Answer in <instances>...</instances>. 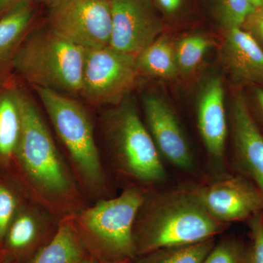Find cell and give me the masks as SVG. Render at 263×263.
<instances>
[{
  "label": "cell",
  "mask_w": 263,
  "mask_h": 263,
  "mask_svg": "<svg viewBox=\"0 0 263 263\" xmlns=\"http://www.w3.org/2000/svg\"><path fill=\"white\" fill-rule=\"evenodd\" d=\"M17 98L21 133L15 156L39 201L70 217L79 212V193L74 180L34 100L20 89Z\"/></svg>",
  "instance_id": "obj_1"
},
{
  "label": "cell",
  "mask_w": 263,
  "mask_h": 263,
  "mask_svg": "<svg viewBox=\"0 0 263 263\" xmlns=\"http://www.w3.org/2000/svg\"><path fill=\"white\" fill-rule=\"evenodd\" d=\"M202 205L193 187L146 197L135 221L136 257L166 247L195 245L228 228Z\"/></svg>",
  "instance_id": "obj_2"
},
{
  "label": "cell",
  "mask_w": 263,
  "mask_h": 263,
  "mask_svg": "<svg viewBox=\"0 0 263 263\" xmlns=\"http://www.w3.org/2000/svg\"><path fill=\"white\" fill-rule=\"evenodd\" d=\"M85 48L49 27L28 32L15 53L12 68L34 88L80 96Z\"/></svg>",
  "instance_id": "obj_3"
},
{
  "label": "cell",
  "mask_w": 263,
  "mask_h": 263,
  "mask_svg": "<svg viewBox=\"0 0 263 263\" xmlns=\"http://www.w3.org/2000/svg\"><path fill=\"white\" fill-rule=\"evenodd\" d=\"M146 197L141 189L133 186L71 216L85 247L98 254L101 262L136 258L133 228Z\"/></svg>",
  "instance_id": "obj_4"
},
{
  "label": "cell",
  "mask_w": 263,
  "mask_h": 263,
  "mask_svg": "<svg viewBox=\"0 0 263 263\" xmlns=\"http://www.w3.org/2000/svg\"><path fill=\"white\" fill-rule=\"evenodd\" d=\"M34 89L68 153L81 186L93 195H103L106 179L87 110L77 100L54 90Z\"/></svg>",
  "instance_id": "obj_5"
},
{
  "label": "cell",
  "mask_w": 263,
  "mask_h": 263,
  "mask_svg": "<svg viewBox=\"0 0 263 263\" xmlns=\"http://www.w3.org/2000/svg\"><path fill=\"white\" fill-rule=\"evenodd\" d=\"M103 125L112 160L120 172L146 184L166 179L160 153L129 96L103 116Z\"/></svg>",
  "instance_id": "obj_6"
},
{
  "label": "cell",
  "mask_w": 263,
  "mask_h": 263,
  "mask_svg": "<svg viewBox=\"0 0 263 263\" xmlns=\"http://www.w3.org/2000/svg\"><path fill=\"white\" fill-rule=\"evenodd\" d=\"M136 57L111 46L85 48L80 96L94 106L122 103L136 87Z\"/></svg>",
  "instance_id": "obj_7"
},
{
  "label": "cell",
  "mask_w": 263,
  "mask_h": 263,
  "mask_svg": "<svg viewBox=\"0 0 263 263\" xmlns=\"http://www.w3.org/2000/svg\"><path fill=\"white\" fill-rule=\"evenodd\" d=\"M48 27L84 48L110 46V0H61L49 8Z\"/></svg>",
  "instance_id": "obj_8"
},
{
  "label": "cell",
  "mask_w": 263,
  "mask_h": 263,
  "mask_svg": "<svg viewBox=\"0 0 263 263\" xmlns=\"http://www.w3.org/2000/svg\"><path fill=\"white\" fill-rule=\"evenodd\" d=\"M110 46L137 57L164 32L154 0H110Z\"/></svg>",
  "instance_id": "obj_9"
},
{
  "label": "cell",
  "mask_w": 263,
  "mask_h": 263,
  "mask_svg": "<svg viewBox=\"0 0 263 263\" xmlns=\"http://www.w3.org/2000/svg\"><path fill=\"white\" fill-rule=\"evenodd\" d=\"M193 187L207 212L221 222L245 220L263 212L262 194L243 178H222Z\"/></svg>",
  "instance_id": "obj_10"
},
{
  "label": "cell",
  "mask_w": 263,
  "mask_h": 263,
  "mask_svg": "<svg viewBox=\"0 0 263 263\" xmlns=\"http://www.w3.org/2000/svg\"><path fill=\"white\" fill-rule=\"evenodd\" d=\"M146 127L160 155L183 171L195 166L187 138L168 102L158 95H146L143 100Z\"/></svg>",
  "instance_id": "obj_11"
},
{
  "label": "cell",
  "mask_w": 263,
  "mask_h": 263,
  "mask_svg": "<svg viewBox=\"0 0 263 263\" xmlns=\"http://www.w3.org/2000/svg\"><path fill=\"white\" fill-rule=\"evenodd\" d=\"M230 122L237 162L263 195V135L241 92L232 98Z\"/></svg>",
  "instance_id": "obj_12"
},
{
  "label": "cell",
  "mask_w": 263,
  "mask_h": 263,
  "mask_svg": "<svg viewBox=\"0 0 263 263\" xmlns=\"http://www.w3.org/2000/svg\"><path fill=\"white\" fill-rule=\"evenodd\" d=\"M197 125L204 146L216 167L224 165L228 126L226 92L219 76L208 79L200 89L197 103Z\"/></svg>",
  "instance_id": "obj_13"
},
{
  "label": "cell",
  "mask_w": 263,
  "mask_h": 263,
  "mask_svg": "<svg viewBox=\"0 0 263 263\" xmlns=\"http://www.w3.org/2000/svg\"><path fill=\"white\" fill-rule=\"evenodd\" d=\"M221 54L233 80L240 84L263 83V49L245 29L226 32Z\"/></svg>",
  "instance_id": "obj_14"
},
{
  "label": "cell",
  "mask_w": 263,
  "mask_h": 263,
  "mask_svg": "<svg viewBox=\"0 0 263 263\" xmlns=\"http://www.w3.org/2000/svg\"><path fill=\"white\" fill-rule=\"evenodd\" d=\"M34 16L31 0H22L0 18V72L12 67L17 50L30 31Z\"/></svg>",
  "instance_id": "obj_15"
},
{
  "label": "cell",
  "mask_w": 263,
  "mask_h": 263,
  "mask_svg": "<svg viewBox=\"0 0 263 263\" xmlns=\"http://www.w3.org/2000/svg\"><path fill=\"white\" fill-rule=\"evenodd\" d=\"M86 247L71 217L63 219L51 240L36 254L32 263H80Z\"/></svg>",
  "instance_id": "obj_16"
},
{
  "label": "cell",
  "mask_w": 263,
  "mask_h": 263,
  "mask_svg": "<svg viewBox=\"0 0 263 263\" xmlns=\"http://www.w3.org/2000/svg\"><path fill=\"white\" fill-rule=\"evenodd\" d=\"M136 66L140 76L164 81L176 80L179 75L175 43L169 35L162 33L136 57Z\"/></svg>",
  "instance_id": "obj_17"
},
{
  "label": "cell",
  "mask_w": 263,
  "mask_h": 263,
  "mask_svg": "<svg viewBox=\"0 0 263 263\" xmlns=\"http://www.w3.org/2000/svg\"><path fill=\"white\" fill-rule=\"evenodd\" d=\"M21 133L17 88L0 90V159L15 156Z\"/></svg>",
  "instance_id": "obj_18"
},
{
  "label": "cell",
  "mask_w": 263,
  "mask_h": 263,
  "mask_svg": "<svg viewBox=\"0 0 263 263\" xmlns=\"http://www.w3.org/2000/svg\"><path fill=\"white\" fill-rule=\"evenodd\" d=\"M214 245L212 238L195 245L159 249L138 256L133 263H202Z\"/></svg>",
  "instance_id": "obj_19"
},
{
  "label": "cell",
  "mask_w": 263,
  "mask_h": 263,
  "mask_svg": "<svg viewBox=\"0 0 263 263\" xmlns=\"http://www.w3.org/2000/svg\"><path fill=\"white\" fill-rule=\"evenodd\" d=\"M213 41L200 34L185 36L175 42V53L179 76H193L201 65Z\"/></svg>",
  "instance_id": "obj_20"
},
{
  "label": "cell",
  "mask_w": 263,
  "mask_h": 263,
  "mask_svg": "<svg viewBox=\"0 0 263 263\" xmlns=\"http://www.w3.org/2000/svg\"><path fill=\"white\" fill-rule=\"evenodd\" d=\"M44 219L42 215L33 213L20 214L10 223L6 234L8 245L14 249H23L33 245L41 237Z\"/></svg>",
  "instance_id": "obj_21"
},
{
  "label": "cell",
  "mask_w": 263,
  "mask_h": 263,
  "mask_svg": "<svg viewBox=\"0 0 263 263\" xmlns=\"http://www.w3.org/2000/svg\"><path fill=\"white\" fill-rule=\"evenodd\" d=\"M214 8L224 32L241 27L254 10L251 0H214Z\"/></svg>",
  "instance_id": "obj_22"
},
{
  "label": "cell",
  "mask_w": 263,
  "mask_h": 263,
  "mask_svg": "<svg viewBox=\"0 0 263 263\" xmlns=\"http://www.w3.org/2000/svg\"><path fill=\"white\" fill-rule=\"evenodd\" d=\"M250 247L240 240L228 238L214 245L202 263H249Z\"/></svg>",
  "instance_id": "obj_23"
},
{
  "label": "cell",
  "mask_w": 263,
  "mask_h": 263,
  "mask_svg": "<svg viewBox=\"0 0 263 263\" xmlns=\"http://www.w3.org/2000/svg\"><path fill=\"white\" fill-rule=\"evenodd\" d=\"M16 206L14 195L9 189L0 184V239L6 235Z\"/></svg>",
  "instance_id": "obj_24"
},
{
  "label": "cell",
  "mask_w": 263,
  "mask_h": 263,
  "mask_svg": "<svg viewBox=\"0 0 263 263\" xmlns=\"http://www.w3.org/2000/svg\"><path fill=\"white\" fill-rule=\"evenodd\" d=\"M249 226L252 243L249 263H263V212L252 216Z\"/></svg>",
  "instance_id": "obj_25"
},
{
  "label": "cell",
  "mask_w": 263,
  "mask_h": 263,
  "mask_svg": "<svg viewBox=\"0 0 263 263\" xmlns=\"http://www.w3.org/2000/svg\"><path fill=\"white\" fill-rule=\"evenodd\" d=\"M241 28L247 31L263 49V4L254 8Z\"/></svg>",
  "instance_id": "obj_26"
},
{
  "label": "cell",
  "mask_w": 263,
  "mask_h": 263,
  "mask_svg": "<svg viewBox=\"0 0 263 263\" xmlns=\"http://www.w3.org/2000/svg\"><path fill=\"white\" fill-rule=\"evenodd\" d=\"M157 6L167 14H173L180 9L183 0H155Z\"/></svg>",
  "instance_id": "obj_27"
},
{
  "label": "cell",
  "mask_w": 263,
  "mask_h": 263,
  "mask_svg": "<svg viewBox=\"0 0 263 263\" xmlns=\"http://www.w3.org/2000/svg\"><path fill=\"white\" fill-rule=\"evenodd\" d=\"M22 0H0V18Z\"/></svg>",
  "instance_id": "obj_28"
},
{
  "label": "cell",
  "mask_w": 263,
  "mask_h": 263,
  "mask_svg": "<svg viewBox=\"0 0 263 263\" xmlns=\"http://www.w3.org/2000/svg\"><path fill=\"white\" fill-rule=\"evenodd\" d=\"M254 97L256 102L258 105L259 108L263 114V89L262 88H257L254 91Z\"/></svg>",
  "instance_id": "obj_29"
},
{
  "label": "cell",
  "mask_w": 263,
  "mask_h": 263,
  "mask_svg": "<svg viewBox=\"0 0 263 263\" xmlns=\"http://www.w3.org/2000/svg\"><path fill=\"white\" fill-rule=\"evenodd\" d=\"M31 1L36 2V3H42V4L47 5L48 8H51L53 5H56L59 2L61 1V0H31Z\"/></svg>",
  "instance_id": "obj_30"
},
{
  "label": "cell",
  "mask_w": 263,
  "mask_h": 263,
  "mask_svg": "<svg viewBox=\"0 0 263 263\" xmlns=\"http://www.w3.org/2000/svg\"><path fill=\"white\" fill-rule=\"evenodd\" d=\"M254 8H258L263 4V0H251Z\"/></svg>",
  "instance_id": "obj_31"
},
{
  "label": "cell",
  "mask_w": 263,
  "mask_h": 263,
  "mask_svg": "<svg viewBox=\"0 0 263 263\" xmlns=\"http://www.w3.org/2000/svg\"><path fill=\"white\" fill-rule=\"evenodd\" d=\"M133 260H134V259H133ZM133 260L127 259V260L117 261V262H103L101 263H133Z\"/></svg>",
  "instance_id": "obj_32"
}]
</instances>
